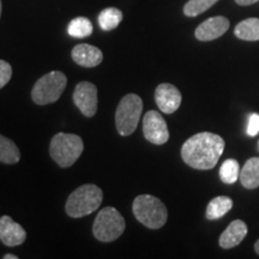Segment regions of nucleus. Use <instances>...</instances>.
I'll return each instance as SVG.
<instances>
[{
	"label": "nucleus",
	"mask_w": 259,
	"mask_h": 259,
	"mask_svg": "<svg viewBox=\"0 0 259 259\" xmlns=\"http://www.w3.org/2000/svg\"><path fill=\"white\" fill-rule=\"evenodd\" d=\"M225 147V139L221 136L211 132H200L184 143L181 157L191 168L208 170L218 164Z\"/></svg>",
	"instance_id": "nucleus-1"
},
{
	"label": "nucleus",
	"mask_w": 259,
	"mask_h": 259,
	"mask_svg": "<svg viewBox=\"0 0 259 259\" xmlns=\"http://www.w3.org/2000/svg\"><path fill=\"white\" fill-rule=\"evenodd\" d=\"M103 199L102 190L94 184H85L79 186L70 194L66 200L67 215L73 219L83 218V216L93 213L99 209Z\"/></svg>",
	"instance_id": "nucleus-2"
},
{
	"label": "nucleus",
	"mask_w": 259,
	"mask_h": 259,
	"mask_svg": "<svg viewBox=\"0 0 259 259\" xmlns=\"http://www.w3.org/2000/svg\"><path fill=\"white\" fill-rule=\"evenodd\" d=\"M132 210L136 219L150 229L161 228L167 222L168 211L166 205L150 194H141L136 197Z\"/></svg>",
	"instance_id": "nucleus-3"
},
{
	"label": "nucleus",
	"mask_w": 259,
	"mask_h": 259,
	"mask_svg": "<svg viewBox=\"0 0 259 259\" xmlns=\"http://www.w3.org/2000/svg\"><path fill=\"white\" fill-rule=\"evenodd\" d=\"M83 139L73 134L60 132L51 141L50 154L60 167L67 168L78 160L83 153Z\"/></svg>",
	"instance_id": "nucleus-4"
},
{
	"label": "nucleus",
	"mask_w": 259,
	"mask_h": 259,
	"mask_svg": "<svg viewBox=\"0 0 259 259\" xmlns=\"http://www.w3.org/2000/svg\"><path fill=\"white\" fill-rule=\"evenodd\" d=\"M143 111V101L136 94H128L119 102L115 112L116 130L121 136L132 135L137 128Z\"/></svg>",
	"instance_id": "nucleus-5"
},
{
	"label": "nucleus",
	"mask_w": 259,
	"mask_h": 259,
	"mask_svg": "<svg viewBox=\"0 0 259 259\" xmlns=\"http://www.w3.org/2000/svg\"><path fill=\"white\" fill-rule=\"evenodd\" d=\"M67 78L60 71H52L35 83L31 92L32 101L36 105L45 106L58 101L66 88Z\"/></svg>",
	"instance_id": "nucleus-6"
},
{
	"label": "nucleus",
	"mask_w": 259,
	"mask_h": 259,
	"mask_svg": "<svg viewBox=\"0 0 259 259\" xmlns=\"http://www.w3.org/2000/svg\"><path fill=\"white\" fill-rule=\"evenodd\" d=\"M125 231V220L121 213L113 206L102 209L96 216L93 233L99 241L112 242Z\"/></svg>",
	"instance_id": "nucleus-7"
},
{
	"label": "nucleus",
	"mask_w": 259,
	"mask_h": 259,
	"mask_svg": "<svg viewBox=\"0 0 259 259\" xmlns=\"http://www.w3.org/2000/svg\"><path fill=\"white\" fill-rule=\"evenodd\" d=\"M144 137L150 143L162 145L169 139V131L166 120L156 111H149L143 119Z\"/></svg>",
	"instance_id": "nucleus-8"
},
{
	"label": "nucleus",
	"mask_w": 259,
	"mask_h": 259,
	"mask_svg": "<svg viewBox=\"0 0 259 259\" xmlns=\"http://www.w3.org/2000/svg\"><path fill=\"white\" fill-rule=\"evenodd\" d=\"M73 102L83 115L92 118L97 111V88L90 82H80L73 92Z\"/></svg>",
	"instance_id": "nucleus-9"
},
{
	"label": "nucleus",
	"mask_w": 259,
	"mask_h": 259,
	"mask_svg": "<svg viewBox=\"0 0 259 259\" xmlns=\"http://www.w3.org/2000/svg\"><path fill=\"white\" fill-rule=\"evenodd\" d=\"M155 100L161 112L171 114L179 109L181 105V93L176 85L169 83H162L155 90Z\"/></svg>",
	"instance_id": "nucleus-10"
},
{
	"label": "nucleus",
	"mask_w": 259,
	"mask_h": 259,
	"mask_svg": "<svg viewBox=\"0 0 259 259\" xmlns=\"http://www.w3.org/2000/svg\"><path fill=\"white\" fill-rule=\"evenodd\" d=\"M229 25L231 23H229L228 18L223 17V16H216V17L206 19L202 24H199L194 31V35L199 41H212L226 34V31L229 29Z\"/></svg>",
	"instance_id": "nucleus-11"
},
{
	"label": "nucleus",
	"mask_w": 259,
	"mask_h": 259,
	"mask_svg": "<svg viewBox=\"0 0 259 259\" xmlns=\"http://www.w3.org/2000/svg\"><path fill=\"white\" fill-rule=\"evenodd\" d=\"M27 239V233L19 223L15 222L10 216L5 215L0 218V241L6 246L22 245Z\"/></svg>",
	"instance_id": "nucleus-12"
},
{
	"label": "nucleus",
	"mask_w": 259,
	"mask_h": 259,
	"mask_svg": "<svg viewBox=\"0 0 259 259\" xmlns=\"http://www.w3.org/2000/svg\"><path fill=\"white\" fill-rule=\"evenodd\" d=\"M71 56L74 63L83 67H95L103 60L102 51L88 44L77 45L72 50Z\"/></svg>",
	"instance_id": "nucleus-13"
},
{
	"label": "nucleus",
	"mask_w": 259,
	"mask_h": 259,
	"mask_svg": "<svg viewBox=\"0 0 259 259\" xmlns=\"http://www.w3.org/2000/svg\"><path fill=\"white\" fill-rule=\"evenodd\" d=\"M247 235V226L241 220H234L229 223L226 231L222 233L219 239V244L222 248L229 250V248L235 247L244 240L245 236Z\"/></svg>",
	"instance_id": "nucleus-14"
},
{
	"label": "nucleus",
	"mask_w": 259,
	"mask_h": 259,
	"mask_svg": "<svg viewBox=\"0 0 259 259\" xmlns=\"http://www.w3.org/2000/svg\"><path fill=\"white\" fill-rule=\"evenodd\" d=\"M240 181L242 186L248 190L259 187V157H251L246 161L240 170Z\"/></svg>",
	"instance_id": "nucleus-15"
},
{
	"label": "nucleus",
	"mask_w": 259,
	"mask_h": 259,
	"mask_svg": "<svg viewBox=\"0 0 259 259\" xmlns=\"http://www.w3.org/2000/svg\"><path fill=\"white\" fill-rule=\"evenodd\" d=\"M236 37L245 41L259 40V18H247L235 27Z\"/></svg>",
	"instance_id": "nucleus-16"
},
{
	"label": "nucleus",
	"mask_w": 259,
	"mask_h": 259,
	"mask_svg": "<svg viewBox=\"0 0 259 259\" xmlns=\"http://www.w3.org/2000/svg\"><path fill=\"white\" fill-rule=\"evenodd\" d=\"M233 206V200L229 197L219 196L215 197L211 202L208 204L206 208V219L208 220H218L226 215L227 212L231 211Z\"/></svg>",
	"instance_id": "nucleus-17"
},
{
	"label": "nucleus",
	"mask_w": 259,
	"mask_h": 259,
	"mask_svg": "<svg viewBox=\"0 0 259 259\" xmlns=\"http://www.w3.org/2000/svg\"><path fill=\"white\" fill-rule=\"evenodd\" d=\"M21 158V153L11 139L0 135V162L6 164L17 163Z\"/></svg>",
	"instance_id": "nucleus-18"
},
{
	"label": "nucleus",
	"mask_w": 259,
	"mask_h": 259,
	"mask_svg": "<svg viewBox=\"0 0 259 259\" xmlns=\"http://www.w3.org/2000/svg\"><path fill=\"white\" fill-rule=\"evenodd\" d=\"M122 21V12L116 8H108L102 10L99 15V24L102 30L111 31L115 29Z\"/></svg>",
	"instance_id": "nucleus-19"
},
{
	"label": "nucleus",
	"mask_w": 259,
	"mask_h": 259,
	"mask_svg": "<svg viewBox=\"0 0 259 259\" xmlns=\"http://www.w3.org/2000/svg\"><path fill=\"white\" fill-rule=\"evenodd\" d=\"M93 24L88 18L85 17H77L70 22L67 27V32L70 36L76 38L88 37L93 34Z\"/></svg>",
	"instance_id": "nucleus-20"
},
{
	"label": "nucleus",
	"mask_w": 259,
	"mask_h": 259,
	"mask_svg": "<svg viewBox=\"0 0 259 259\" xmlns=\"http://www.w3.org/2000/svg\"><path fill=\"white\" fill-rule=\"evenodd\" d=\"M220 178L225 184H234L240 178V167L238 161L229 158L223 162L220 168Z\"/></svg>",
	"instance_id": "nucleus-21"
},
{
	"label": "nucleus",
	"mask_w": 259,
	"mask_h": 259,
	"mask_svg": "<svg viewBox=\"0 0 259 259\" xmlns=\"http://www.w3.org/2000/svg\"><path fill=\"white\" fill-rule=\"evenodd\" d=\"M219 0H190L184 6V14L187 17H196L213 6Z\"/></svg>",
	"instance_id": "nucleus-22"
},
{
	"label": "nucleus",
	"mask_w": 259,
	"mask_h": 259,
	"mask_svg": "<svg viewBox=\"0 0 259 259\" xmlns=\"http://www.w3.org/2000/svg\"><path fill=\"white\" fill-rule=\"evenodd\" d=\"M12 77V67L5 60H0V89L4 88Z\"/></svg>",
	"instance_id": "nucleus-23"
},
{
	"label": "nucleus",
	"mask_w": 259,
	"mask_h": 259,
	"mask_svg": "<svg viewBox=\"0 0 259 259\" xmlns=\"http://www.w3.org/2000/svg\"><path fill=\"white\" fill-rule=\"evenodd\" d=\"M247 134L251 137H254L259 134V114H257V113H252L250 118H248Z\"/></svg>",
	"instance_id": "nucleus-24"
},
{
	"label": "nucleus",
	"mask_w": 259,
	"mask_h": 259,
	"mask_svg": "<svg viewBox=\"0 0 259 259\" xmlns=\"http://www.w3.org/2000/svg\"><path fill=\"white\" fill-rule=\"evenodd\" d=\"M258 0H235L236 4L241 5V6H248V5H252L254 4V3H257Z\"/></svg>",
	"instance_id": "nucleus-25"
},
{
	"label": "nucleus",
	"mask_w": 259,
	"mask_h": 259,
	"mask_svg": "<svg viewBox=\"0 0 259 259\" xmlns=\"http://www.w3.org/2000/svg\"><path fill=\"white\" fill-rule=\"evenodd\" d=\"M4 259H17L18 257L17 255H15V254H11V253H8V254H5L4 257H3Z\"/></svg>",
	"instance_id": "nucleus-26"
},
{
	"label": "nucleus",
	"mask_w": 259,
	"mask_h": 259,
	"mask_svg": "<svg viewBox=\"0 0 259 259\" xmlns=\"http://www.w3.org/2000/svg\"><path fill=\"white\" fill-rule=\"evenodd\" d=\"M254 250H255V252H257V253L259 254V239L257 241H255V244H254Z\"/></svg>",
	"instance_id": "nucleus-27"
},
{
	"label": "nucleus",
	"mask_w": 259,
	"mask_h": 259,
	"mask_svg": "<svg viewBox=\"0 0 259 259\" xmlns=\"http://www.w3.org/2000/svg\"><path fill=\"white\" fill-rule=\"evenodd\" d=\"M2 9H3V6H2V0H0V17H2Z\"/></svg>",
	"instance_id": "nucleus-28"
}]
</instances>
